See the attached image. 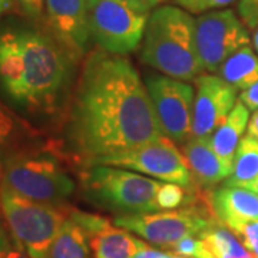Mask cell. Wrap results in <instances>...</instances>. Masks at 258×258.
Segmentation results:
<instances>
[{
    "instance_id": "obj_1",
    "label": "cell",
    "mask_w": 258,
    "mask_h": 258,
    "mask_svg": "<svg viewBox=\"0 0 258 258\" xmlns=\"http://www.w3.org/2000/svg\"><path fill=\"white\" fill-rule=\"evenodd\" d=\"M75 86L64 139L79 165L162 137L147 86L128 57L91 52Z\"/></svg>"
},
{
    "instance_id": "obj_2",
    "label": "cell",
    "mask_w": 258,
    "mask_h": 258,
    "mask_svg": "<svg viewBox=\"0 0 258 258\" xmlns=\"http://www.w3.org/2000/svg\"><path fill=\"white\" fill-rule=\"evenodd\" d=\"M78 60L43 30L0 32V89L32 113L50 115L60 108Z\"/></svg>"
},
{
    "instance_id": "obj_3",
    "label": "cell",
    "mask_w": 258,
    "mask_h": 258,
    "mask_svg": "<svg viewBox=\"0 0 258 258\" xmlns=\"http://www.w3.org/2000/svg\"><path fill=\"white\" fill-rule=\"evenodd\" d=\"M195 19L178 6H161L148 18L141 59L161 74L179 81H194L203 74Z\"/></svg>"
},
{
    "instance_id": "obj_4",
    "label": "cell",
    "mask_w": 258,
    "mask_h": 258,
    "mask_svg": "<svg viewBox=\"0 0 258 258\" xmlns=\"http://www.w3.org/2000/svg\"><path fill=\"white\" fill-rule=\"evenodd\" d=\"M62 158L57 149L30 144L5 159L0 185L36 203L64 205L76 185Z\"/></svg>"
},
{
    "instance_id": "obj_5",
    "label": "cell",
    "mask_w": 258,
    "mask_h": 258,
    "mask_svg": "<svg viewBox=\"0 0 258 258\" xmlns=\"http://www.w3.org/2000/svg\"><path fill=\"white\" fill-rule=\"evenodd\" d=\"M83 195L89 203L118 215L157 212L162 181L115 166H86L81 174Z\"/></svg>"
},
{
    "instance_id": "obj_6",
    "label": "cell",
    "mask_w": 258,
    "mask_h": 258,
    "mask_svg": "<svg viewBox=\"0 0 258 258\" xmlns=\"http://www.w3.org/2000/svg\"><path fill=\"white\" fill-rule=\"evenodd\" d=\"M0 210L9 225L13 242L29 258H46L72 207L36 203L0 185Z\"/></svg>"
},
{
    "instance_id": "obj_7",
    "label": "cell",
    "mask_w": 258,
    "mask_h": 258,
    "mask_svg": "<svg viewBox=\"0 0 258 258\" xmlns=\"http://www.w3.org/2000/svg\"><path fill=\"white\" fill-rule=\"evenodd\" d=\"M218 220L210 201H198L176 210L118 215L113 224L139 235L152 245L169 249L175 242L189 235H200Z\"/></svg>"
},
{
    "instance_id": "obj_8",
    "label": "cell",
    "mask_w": 258,
    "mask_h": 258,
    "mask_svg": "<svg viewBox=\"0 0 258 258\" xmlns=\"http://www.w3.org/2000/svg\"><path fill=\"white\" fill-rule=\"evenodd\" d=\"M149 15L134 10L126 0H93L89 3L92 40L101 50L125 56L144 39Z\"/></svg>"
},
{
    "instance_id": "obj_9",
    "label": "cell",
    "mask_w": 258,
    "mask_h": 258,
    "mask_svg": "<svg viewBox=\"0 0 258 258\" xmlns=\"http://www.w3.org/2000/svg\"><path fill=\"white\" fill-rule=\"evenodd\" d=\"M92 165L123 168L157 178L162 182H172L186 188L194 186L191 172L182 152L171 139L164 135L144 145L98 158L88 166Z\"/></svg>"
},
{
    "instance_id": "obj_10",
    "label": "cell",
    "mask_w": 258,
    "mask_h": 258,
    "mask_svg": "<svg viewBox=\"0 0 258 258\" xmlns=\"http://www.w3.org/2000/svg\"><path fill=\"white\" fill-rule=\"evenodd\" d=\"M144 83L162 135L175 144H185L192 131V85L159 74H145Z\"/></svg>"
},
{
    "instance_id": "obj_11",
    "label": "cell",
    "mask_w": 258,
    "mask_h": 258,
    "mask_svg": "<svg viewBox=\"0 0 258 258\" xmlns=\"http://www.w3.org/2000/svg\"><path fill=\"white\" fill-rule=\"evenodd\" d=\"M195 39L205 72L215 74L242 46L249 45L247 26L231 9L211 10L195 19Z\"/></svg>"
},
{
    "instance_id": "obj_12",
    "label": "cell",
    "mask_w": 258,
    "mask_h": 258,
    "mask_svg": "<svg viewBox=\"0 0 258 258\" xmlns=\"http://www.w3.org/2000/svg\"><path fill=\"white\" fill-rule=\"evenodd\" d=\"M197 92L194 99L191 137L210 138L237 103V89L221 76L201 74L194 79Z\"/></svg>"
},
{
    "instance_id": "obj_13",
    "label": "cell",
    "mask_w": 258,
    "mask_h": 258,
    "mask_svg": "<svg viewBox=\"0 0 258 258\" xmlns=\"http://www.w3.org/2000/svg\"><path fill=\"white\" fill-rule=\"evenodd\" d=\"M49 33L76 59L91 42L88 0H45Z\"/></svg>"
},
{
    "instance_id": "obj_14",
    "label": "cell",
    "mask_w": 258,
    "mask_h": 258,
    "mask_svg": "<svg viewBox=\"0 0 258 258\" xmlns=\"http://www.w3.org/2000/svg\"><path fill=\"white\" fill-rule=\"evenodd\" d=\"M69 217L86 232L95 258H134L148 245L135 238L131 231L115 225L113 221L101 215L72 208Z\"/></svg>"
},
{
    "instance_id": "obj_15",
    "label": "cell",
    "mask_w": 258,
    "mask_h": 258,
    "mask_svg": "<svg viewBox=\"0 0 258 258\" xmlns=\"http://www.w3.org/2000/svg\"><path fill=\"white\" fill-rule=\"evenodd\" d=\"M194 186L208 189L227 181L232 172V162L221 158L211 147L210 138L191 137L181 145Z\"/></svg>"
},
{
    "instance_id": "obj_16",
    "label": "cell",
    "mask_w": 258,
    "mask_h": 258,
    "mask_svg": "<svg viewBox=\"0 0 258 258\" xmlns=\"http://www.w3.org/2000/svg\"><path fill=\"white\" fill-rule=\"evenodd\" d=\"M211 207L224 224L235 220H258V195L242 186L225 182L211 191Z\"/></svg>"
},
{
    "instance_id": "obj_17",
    "label": "cell",
    "mask_w": 258,
    "mask_h": 258,
    "mask_svg": "<svg viewBox=\"0 0 258 258\" xmlns=\"http://www.w3.org/2000/svg\"><path fill=\"white\" fill-rule=\"evenodd\" d=\"M198 237L201 241L200 258H255L220 220H215Z\"/></svg>"
},
{
    "instance_id": "obj_18",
    "label": "cell",
    "mask_w": 258,
    "mask_h": 258,
    "mask_svg": "<svg viewBox=\"0 0 258 258\" xmlns=\"http://www.w3.org/2000/svg\"><path fill=\"white\" fill-rule=\"evenodd\" d=\"M36 142V131L0 102V182L5 159Z\"/></svg>"
},
{
    "instance_id": "obj_19",
    "label": "cell",
    "mask_w": 258,
    "mask_h": 258,
    "mask_svg": "<svg viewBox=\"0 0 258 258\" xmlns=\"http://www.w3.org/2000/svg\"><path fill=\"white\" fill-rule=\"evenodd\" d=\"M248 120L249 109L238 99L227 119L210 137L211 147L220 157L232 162L241 139L244 138L245 128L248 126Z\"/></svg>"
},
{
    "instance_id": "obj_20",
    "label": "cell",
    "mask_w": 258,
    "mask_h": 258,
    "mask_svg": "<svg viewBox=\"0 0 258 258\" xmlns=\"http://www.w3.org/2000/svg\"><path fill=\"white\" fill-rule=\"evenodd\" d=\"M218 75L237 91H245L258 81V56L249 45L242 46L221 64Z\"/></svg>"
},
{
    "instance_id": "obj_21",
    "label": "cell",
    "mask_w": 258,
    "mask_h": 258,
    "mask_svg": "<svg viewBox=\"0 0 258 258\" xmlns=\"http://www.w3.org/2000/svg\"><path fill=\"white\" fill-rule=\"evenodd\" d=\"M46 258H91V245L86 232L71 217L56 234Z\"/></svg>"
},
{
    "instance_id": "obj_22",
    "label": "cell",
    "mask_w": 258,
    "mask_h": 258,
    "mask_svg": "<svg viewBox=\"0 0 258 258\" xmlns=\"http://www.w3.org/2000/svg\"><path fill=\"white\" fill-rule=\"evenodd\" d=\"M258 176V139L244 137L232 159V172L227 184L245 188Z\"/></svg>"
},
{
    "instance_id": "obj_23",
    "label": "cell",
    "mask_w": 258,
    "mask_h": 258,
    "mask_svg": "<svg viewBox=\"0 0 258 258\" xmlns=\"http://www.w3.org/2000/svg\"><path fill=\"white\" fill-rule=\"evenodd\" d=\"M225 225L240 238L244 247L258 258V220H235Z\"/></svg>"
},
{
    "instance_id": "obj_24",
    "label": "cell",
    "mask_w": 258,
    "mask_h": 258,
    "mask_svg": "<svg viewBox=\"0 0 258 258\" xmlns=\"http://www.w3.org/2000/svg\"><path fill=\"white\" fill-rule=\"evenodd\" d=\"M237 0H176V3L191 15H203L211 10L230 6Z\"/></svg>"
},
{
    "instance_id": "obj_25",
    "label": "cell",
    "mask_w": 258,
    "mask_h": 258,
    "mask_svg": "<svg viewBox=\"0 0 258 258\" xmlns=\"http://www.w3.org/2000/svg\"><path fill=\"white\" fill-rule=\"evenodd\" d=\"M168 251L182 255V257L200 258L201 257V241L198 235H189L175 242Z\"/></svg>"
},
{
    "instance_id": "obj_26",
    "label": "cell",
    "mask_w": 258,
    "mask_h": 258,
    "mask_svg": "<svg viewBox=\"0 0 258 258\" xmlns=\"http://www.w3.org/2000/svg\"><path fill=\"white\" fill-rule=\"evenodd\" d=\"M238 13L241 20L248 29L258 26V0H240L238 3Z\"/></svg>"
},
{
    "instance_id": "obj_27",
    "label": "cell",
    "mask_w": 258,
    "mask_h": 258,
    "mask_svg": "<svg viewBox=\"0 0 258 258\" xmlns=\"http://www.w3.org/2000/svg\"><path fill=\"white\" fill-rule=\"evenodd\" d=\"M15 2L26 18L33 19V20L42 18L45 0H15Z\"/></svg>"
},
{
    "instance_id": "obj_28",
    "label": "cell",
    "mask_w": 258,
    "mask_h": 258,
    "mask_svg": "<svg viewBox=\"0 0 258 258\" xmlns=\"http://www.w3.org/2000/svg\"><path fill=\"white\" fill-rule=\"evenodd\" d=\"M240 99L249 111H258V81L254 85H251L245 91H241Z\"/></svg>"
},
{
    "instance_id": "obj_29",
    "label": "cell",
    "mask_w": 258,
    "mask_h": 258,
    "mask_svg": "<svg viewBox=\"0 0 258 258\" xmlns=\"http://www.w3.org/2000/svg\"><path fill=\"white\" fill-rule=\"evenodd\" d=\"M126 2H128V5L132 9L137 10L138 13L149 15V12H152L166 0H126Z\"/></svg>"
},
{
    "instance_id": "obj_30",
    "label": "cell",
    "mask_w": 258,
    "mask_h": 258,
    "mask_svg": "<svg viewBox=\"0 0 258 258\" xmlns=\"http://www.w3.org/2000/svg\"><path fill=\"white\" fill-rule=\"evenodd\" d=\"M12 245H13V240H10L5 228L0 227V258H8Z\"/></svg>"
},
{
    "instance_id": "obj_31",
    "label": "cell",
    "mask_w": 258,
    "mask_h": 258,
    "mask_svg": "<svg viewBox=\"0 0 258 258\" xmlns=\"http://www.w3.org/2000/svg\"><path fill=\"white\" fill-rule=\"evenodd\" d=\"M247 135L258 139V111H254V113L249 118L248 126H247Z\"/></svg>"
},
{
    "instance_id": "obj_32",
    "label": "cell",
    "mask_w": 258,
    "mask_h": 258,
    "mask_svg": "<svg viewBox=\"0 0 258 258\" xmlns=\"http://www.w3.org/2000/svg\"><path fill=\"white\" fill-rule=\"evenodd\" d=\"M8 258H29V255L23 251V249L20 248L19 245H16V244L13 242V245H12L9 249Z\"/></svg>"
},
{
    "instance_id": "obj_33",
    "label": "cell",
    "mask_w": 258,
    "mask_h": 258,
    "mask_svg": "<svg viewBox=\"0 0 258 258\" xmlns=\"http://www.w3.org/2000/svg\"><path fill=\"white\" fill-rule=\"evenodd\" d=\"M15 0H0V15H3L6 10L9 9Z\"/></svg>"
},
{
    "instance_id": "obj_34",
    "label": "cell",
    "mask_w": 258,
    "mask_h": 258,
    "mask_svg": "<svg viewBox=\"0 0 258 258\" xmlns=\"http://www.w3.org/2000/svg\"><path fill=\"white\" fill-rule=\"evenodd\" d=\"M245 188L249 189V191H252V192H255L258 195V176L254 179V181H252V182H249Z\"/></svg>"
},
{
    "instance_id": "obj_35",
    "label": "cell",
    "mask_w": 258,
    "mask_h": 258,
    "mask_svg": "<svg viewBox=\"0 0 258 258\" xmlns=\"http://www.w3.org/2000/svg\"><path fill=\"white\" fill-rule=\"evenodd\" d=\"M252 43H254V47L258 53V26L252 30Z\"/></svg>"
},
{
    "instance_id": "obj_36",
    "label": "cell",
    "mask_w": 258,
    "mask_h": 258,
    "mask_svg": "<svg viewBox=\"0 0 258 258\" xmlns=\"http://www.w3.org/2000/svg\"><path fill=\"white\" fill-rule=\"evenodd\" d=\"M91 2H93V0H88V3H91Z\"/></svg>"
},
{
    "instance_id": "obj_37",
    "label": "cell",
    "mask_w": 258,
    "mask_h": 258,
    "mask_svg": "<svg viewBox=\"0 0 258 258\" xmlns=\"http://www.w3.org/2000/svg\"><path fill=\"white\" fill-rule=\"evenodd\" d=\"M0 227H2V224H0Z\"/></svg>"
}]
</instances>
